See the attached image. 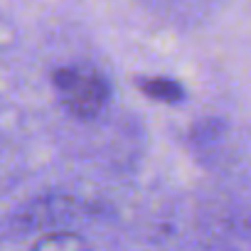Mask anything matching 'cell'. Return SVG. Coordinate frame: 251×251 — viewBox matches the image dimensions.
I'll use <instances>...</instances> for the list:
<instances>
[{
  "label": "cell",
  "mask_w": 251,
  "mask_h": 251,
  "mask_svg": "<svg viewBox=\"0 0 251 251\" xmlns=\"http://www.w3.org/2000/svg\"><path fill=\"white\" fill-rule=\"evenodd\" d=\"M52 86L62 108L81 121L96 118L111 96L106 76L91 67H62L52 74Z\"/></svg>",
  "instance_id": "1"
},
{
  "label": "cell",
  "mask_w": 251,
  "mask_h": 251,
  "mask_svg": "<svg viewBox=\"0 0 251 251\" xmlns=\"http://www.w3.org/2000/svg\"><path fill=\"white\" fill-rule=\"evenodd\" d=\"M136 84L148 99L160 101V103H177L185 99L182 84L168 76H146V79H138Z\"/></svg>",
  "instance_id": "2"
},
{
  "label": "cell",
  "mask_w": 251,
  "mask_h": 251,
  "mask_svg": "<svg viewBox=\"0 0 251 251\" xmlns=\"http://www.w3.org/2000/svg\"><path fill=\"white\" fill-rule=\"evenodd\" d=\"M30 251H91V246L79 234L54 231V234H45L42 239H37Z\"/></svg>",
  "instance_id": "3"
}]
</instances>
